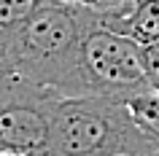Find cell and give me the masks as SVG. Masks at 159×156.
<instances>
[{"label": "cell", "instance_id": "obj_9", "mask_svg": "<svg viewBox=\"0 0 159 156\" xmlns=\"http://www.w3.org/2000/svg\"><path fill=\"white\" fill-rule=\"evenodd\" d=\"M0 156H14V154H8V151H0Z\"/></svg>", "mask_w": 159, "mask_h": 156}, {"label": "cell", "instance_id": "obj_6", "mask_svg": "<svg viewBox=\"0 0 159 156\" xmlns=\"http://www.w3.org/2000/svg\"><path fill=\"white\" fill-rule=\"evenodd\" d=\"M49 0H0V33L14 30Z\"/></svg>", "mask_w": 159, "mask_h": 156}, {"label": "cell", "instance_id": "obj_1", "mask_svg": "<svg viewBox=\"0 0 159 156\" xmlns=\"http://www.w3.org/2000/svg\"><path fill=\"white\" fill-rule=\"evenodd\" d=\"M151 156L127 102L108 97H59L51 108L43 156Z\"/></svg>", "mask_w": 159, "mask_h": 156}, {"label": "cell", "instance_id": "obj_2", "mask_svg": "<svg viewBox=\"0 0 159 156\" xmlns=\"http://www.w3.org/2000/svg\"><path fill=\"white\" fill-rule=\"evenodd\" d=\"M151 91L143 65V46L132 38L94 22L78 46L75 62V97H108L129 102Z\"/></svg>", "mask_w": 159, "mask_h": 156}, {"label": "cell", "instance_id": "obj_7", "mask_svg": "<svg viewBox=\"0 0 159 156\" xmlns=\"http://www.w3.org/2000/svg\"><path fill=\"white\" fill-rule=\"evenodd\" d=\"M129 0H84V6H89V8L94 11H113V8H121V6H127Z\"/></svg>", "mask_w": 159, "mask_h": 156}, {"label": "cell", "instance_id": "obj_8", "mask_svg": "<svg viewBox=\"0 0 159 156\" xmlns=\"http://www.w3.org/2000/svg\"><path fill=\"white\" fill-rule=\"evenodd\" d=\"M113 156H138V154H113Z\"/></svg>", "mask_w": 159, "mask_h": 156}, {"label": "cell", "instance_id": "obj_4", "mask_svg": "<svg viewBox=\"0 0 159 156\" xmlns=\"http://www.w3.org/2000/svg\"><path fill=\"white\" fill-rule=\"evenodd\" d=\"M102 25L140 46L159 43V0H129L113 11H100Z\"/></svg>", "mask_w": 159, "mask_h": 156}, {"label": "cell", "instance_id": "obj_3", "mask_svg": "<svg viewBox=\"0 0 159 156\" xmlns=\"http://www.w3.org/2000/svg\"><path fill=\"white\" fill-rule=\"evenodd\" d=\"M62 97L19 78H0V151L14 156H43L51 108Z\"/></svg>", "mask_w": 159, "mask_h": 156}, {"label": "cell", "instance_id": "obj_10", "mask_svg": "<svg viewBox=\"0 0 159 156\" xmlns=\"http://www.w3.org/2000/svg\"><path fill=\"white\" fill-rule=\"evenodd\" d=\"M67 3H84V0H67Z\"/></svg>", "mask_w": 159, "mask_h": 156}, {"label": "cell", "instance_id": "obj_5", "mask_svg": "<svg viewBox=\"0 0 159 156\" xmlns=\"http://www.w3.org/2000/svg\"><path fill=\"white\" fill-rule=\"evenodd\" d=\"M127 108H129L135 124L140 127V132L148 140L151 156H159V94H154V91L138 94L127 102Z\"/></svg>", "mask_w": 159, "mask_h": 156}]
</instances>
